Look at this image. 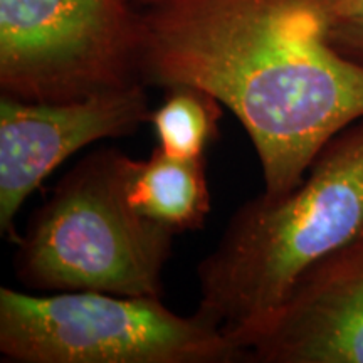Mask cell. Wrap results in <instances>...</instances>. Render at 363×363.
Masks as SVG:
<instances>
[{
  "label": "cell",
  "instance_id": "cell-1",
  "mask_svg": "<svg viewBox=\"0 0 363 363\" xmlns=\"http://www.w3.org/2000/svg\"><path fill=\"white\" fill-rule=\"evenodd\" d=\"M331 0H162L143 13L142 78L206 89L234 113L284 197L363 118V66L335 48Z\"/></svg>",
  "mask_w": 363,
  "mask_h": 363
},
{
  "label": "cell",
  "instance_id": "cell-2",
  "mask_svg": "<svg viewBox=\"0 0 363 363\" xmlns=\"http://www.w3.org/2000/svg\"><path fill=\"white\" fill-rule=\"evenodd\" d=\"M363 229V118L325 145L284 197L247 201L197 266V315L247 355L296 281Z\"/></svg>",
  "mask_w": 363,
  "mask_h": 363
},
{
  "label": "cell",
  "instance_id": "cell-3",
  "mask_svg": "<svg viewBox=\"0 0 363 363\" xmlns=\"http://www.w3.org/2000/svg\"><path fill=\"white\" fill-rule=\"evenodd\" d=\"M138 163L104 147L62 177L17 239L13 269L26 288L162 298L175 234L131 206Z\"/></svg>",
  "mask_w": 363,
  "mask_h": 363
},
{
  "label": "cell",
  "instance_id": "cell-4",
  "mask_svg": "<svg viewBox=\"0 0 363 363\" xmlns=\"http://www.w3.org/2000/svg\"><path fill=\"white\" fill-rule=\"evenodd\" d=\"M0 353L19 363L247 362L216 326L177 315L162 298L11 288L0 289Z\"/></svg>",
  "mask_w": 363,
  "mask_h": 363
},
{
  "label": "cell",
  "instance_id": "cell-5",
  "mask_svg": "<svg viewBox=\"0 0 363 363\" xmlns=\"http://www.w3.org/2000/svg\"><path fill=\"white\" fill-rule=\"evenodd\" d=\"M131 0H0V91L65 103L143 83Z\"/></svg>",
  "mask_w": 363,
  "mask_h": 363
},
{
  "label": "cell",
  "instance_id": "cell-6",
  "mask_svg": "<svg viewBox=\"0 0 363 363\" xmlns=\"http://www.w3.org/2000/svg\"><path fill=\"white\" fill-rule=\"evenodd\" d=\"M143 83L65 103L0 99V233L48 175L81 148L135 133L150 121Z\"/></svg>",
  "mask_w": 363,
  "mask_h": 363
},
{
  "label": "cell",
  "instance_id": "cell-7",
  "mask_svg": "<svg viewBox=\"0 0 363 363\" xmlns=\"http://www.w3.org/2000/svg\"><path fill=\"white\" fill-rule=\"evenodd\" d=\"M247 362L363 363V229L303 272Z\"/></svg>",
  "mask_w": 363,
  "mask_h": 363
},
{
  "label": "cell",
  "instance_id": "cell-8",
  "mask_svg": "<svg viewBox=\"0 0 363 363\" xmlns=\"http://www.w3.org/2000/svg\"><path fill=\"white\" fill-rule=\"evenodd\" d=\"M130 202L174 234L202 229L212 207L203 157L177 158L157 147L148 160L138 163Z\"/></svg>",
  "mask_w": 363,
  "mask_h": 363
},
{
  "label": "cell",
  "instance_id": "cell-9",
  "mask_svg": "<svg viewBox=\"0 0 363 363\" xmlns=\"http://www.w3.org/2000/svg\"><path fill=\"white\" fill-rule=\"evenodd\" d=\"M165 89L163 103L150 115L158 148L177 158H202L219 136L224 104L195 86L175 84Z\"/></svg>",
  "mask_w": 363,
  "mask_h": 363
},
{
  "label": "cell",
  "instance_id": "cell-10",
  "mask_svg": "<svg viewBox=\"0 0 363 363\" xmlns=\"http://www.w3.org/2000/svg\"><path fill=\"white\" fill-rule=\"evenodd\" d=\"M330 39L343 56L363 66V22L331 24Z\"/></svg>",
  "mask_w": 363,
  "mask_h": 363
},
{
  "label": "cell",
  "instance_id": "cell-11",
  "mask_svg": "<svg viewBox=\"0 0 363 363\" xmlns=\"http://www.w3.org/2000/svg\"><path fill=\"white\" fill-rule=\"evenodd\" d=\"M333 24H353L363 22V0H331Z\"/></svg>",
  "mask_w": 363,
  "mask_h": 363
},
{
  "label": "cell",
  "instance_id": "cell-12",
  "mask_svg": "<svg viewBox=\"0 0 363 363\" xmlns=\"http://www.w3.org/2000/svg\"><path fill=\"white\" fill-rule=\"evenodd\" d=\"M131 2H133V4H143V6L152 7V6H155V4L162 2V0H131Z\"/></svg>",
  "mask_w": 363,
  "mask_h": 363
}]
</instances>
